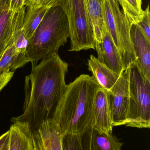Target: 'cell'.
<instances>
[{"mask_svg":"<svg viewBox=\"0 0 150 150\" xmlns=\"http://www.w3.org/2000/svg\"><path fill=\"white\" fill-rule=\"evenodd\" d=\"M68 68V64L58 54L41 60L38 65L33 64L26 76L30 89L23 112L11 121L26 122L32 133L43 122L52 120L66 91Z\"/></svg>","mask_w":150,"mask_h":150,"instance_id":"6da1fadb","label":"cell"},{"mask_svg":"<svg viewBox=\"0 0 150 150\" xmlns=\"http://www.w3.org/2000/svg\"><path fill=\"white\" fill-rule=\"evenodd\" d=\"M99 87L92 76L84 74L67 85L52 119L63 134H77L94 127L93 102Z\"/></svg>","mask_w":150,"mask_h":150,"instance_id":"7a4b0ae2","label":"cell"},{"mask_svg":"<svg viewBox=\"0 0 150 150\" xmlns=\"http://www.w3.org/2000/svg\"><path fill=\"white\" fill-rule=\"evenodd\" d=\"M66 14L59 6L50 8L31 38L26 54L32 63L58 54L69 38Z\"/></svg>","mask_w":150,"mask_h":150,"instance_id":"3957f363","label":"cell"},{"mask_svg":"<svg viewBox=\"0 0 150 150\" xmlns=\"http://www.w3.org/2000/svg\"><path fill=\"white\" fill-rule=\"evenodd\" d=\"M129 83V105L127 127L150 128V80L136 62L125 71Z\"/></svg>","mask_w":150,"mask_h":150,"instance_id":"277c9868","label":"cell"},{"mask_svg":"<svg viewBox=\"0 0 150 150\" xmlns=\"http://www.w3.org/2000/svg\"><path fill=\"white\" fill-rule=\"evenodd\" d=\"M102 13L105 29L118 49L124 72L136 59L130 38L131 25L117 0H102Z\"/></svg>","mask_w":150,"mask_h":150,"instance_id":"5b68a950","label":"cell"},{"mask_svg":"<svg viewBox=\"0 0 150 150\" xmlns=\"http://www.w3.org/2000/svg\"><path fill=\"white\" fill-rule=\"evenodd\" d=\"M59 7L66 14L70 40V52L95 49L93 29L83 0H62Z\"/></svg>","mask_w":150,"mask_h":150,"instance_id":"8992f818","label":"cell"},{"mask_svg":"<svg viewBox=\"0 0 150 150\" xmlns=\"http://www.w3.org/2000/svg\"><path fill=\"white\" fill-rule=\"evenodd\" d=\"M109 107L113 127L127 124L129 105V83L124 72L108 92Z\"/></svg>","mask_w":150,"mask_h":150,"instance_id":"52a82bcc","label":"cell"},{"mask_svg":"<svg viewBox=\"0 0 150 150\" xmlns=\"http://www.w3.org/2000/svg\"><path fill=\"white\" fill-rule=\"evenodd\" d=\"M63 135L54 121L48 120L32 133L33 150H63Z\"/></svg>","mask_w":150,"mask_h":150,"instance_id":"ba28073f","label":"cell"},{"mask_svg":"<svg viewBox=\"0 0 150 150\" xmlns=\"http://www.w3.org/2000/svg\"><path fill=\"white\" fill-rule=\"evenodd\" d=\"M130 38L136 57V63L144 76L150 80V42L137 25H132Z\"/></svg>","mask_w":150,"mask_h":150,"instance_id":"9c48e42d","label":"cell"},{"mask_svg":"<svg viewBox=\"0 0 150 150\" xmlns=\"http://www.w3.org/2000/svg\"><path fill=\"white\" fill-rule=\"evenodd\" d=\"M94 127L112 133L113 127L109 107L108 92L99 87L96 91L93 105Z\"/></svg>","mask_w":150,"mask_h":150,"instance_id":"30bf717a","label":"cell"},{"mask_svg":"<svg viewBox=\"0 0 150 150\" xmlns=\"http://www.w3.org/2000/svg\"><path fill=\"white\" fill-rule=\"evenodd\" d=\"M84 130L90 150H121L123 143L112 133L99 130L92 126Z\"/></svg>","mask_w":150,"mask_h":150,"instance_id":"8fae6325","label":"cell"},{"mask_svg":"<svg viewBox=\"0 0 150 150\" xmlns=\"http://www.w3.org/2000/svg\"><path fill=\"white\" fill-rule=\"evenodd\" d=\"M89 16L95 42V49L97 59L101 56L100 45L105 35V26L102 13V0H83Z\"/></svg>","mask_w":150,"mask_h":150,"instance_id":"7c38bea8","label":"cell"},{"mask_svg":"<svg viewBox=\"0 0 150 150\" xmlns=\"http://www.w3.org/2000/svg\"><path fill=\"white\" fill-rule=\"evenodd\" d=\"M88 69L100 87L109 92L121 75L112 70L94 55H91L88 62Z\"/></svg>","mask_w":150,"mask_h":150,"instance_id":"4fadbf2b","label":"cell"},{"mask_svg":"<svg viewBox=\"0 0 150 150\" xmlns=\"http://www.w3.org/2000/svg\"><path fill=\"white\" fill-rule=\"evenodd\" d=\"M9 129V150H33L32 132L28 123L16 121Z\"/></svg>","mask_w":150,"mask_h":150,"instance_id":"5bb4252c","label":"cell"},{"mask_svg":"<svg viewBox=\"0 0 150 150\" xmlns=\"http://www.w3.org/2000/svg\"><path fill=\"white\" fill-rule=\"evenodd\" d=\"M105 30L100 45L101 56L99 60L113 71L121 74L124 71L119 53L109 33L105 29Z\"/></svg>","mask_w":150,"mask_h":150,"instance_id":"9a60e30c","label":"cell"},{"mask_svg":"<svg viewBox=\"0 0 150 150\" xmlns=\"http://www.w3.org/2000/svg\"><path fill=\"white\" fill-rule=\"evenodd\" d=\"M29 62L30 59L26 54L18 52L13 41L11 40L0 59V74L14 72Z\"/></svg>","mask_w":150,"mask_h":150,"instance_id":"2e32d148","label":"cell"},{"mask_svg":"<svg viewBox=\"0 0 150 150\" xmlns=\"http://www.w3.org/2000/svg\"><path fill=\"white\" fill-rule=\"evenodd\" d=\"M13 14L9 0H0V59L11 39Z\"/></svg>","mask_w":150,"mask_h":150,"instance_id":"e0dca14e","label":"cell"},{"mask_svg":"<svg viewBox=\"0 0 150 150\" xmlns=\"http://www.w3.org/2000/svg\"><path fill=\"white\" fill-rule=\"evenodd\" d=\"M46 7L27 8L23 19V27L25 29L29 40L34 34L38 26L49 9Z\"/></svg>","mask_w":150,"mask_h":150,"instance_id":"ac0fdd59","label":"cell"},{"mask_svg":"<svg viewBox=\"0 0 150 150\" xmlns=\"http://www.w3.org/2000/svg\"><path fill=\"white\" fill-rule=\"evenodd\" d=\"M122 12L130 25H137L141 21L144 14L142 0H117Z\"/></svg>","mask_w":150,"mask_h":150,"instance_id":"d6986e66","label":"cell"},{"mask_svg":"<svg viewBox=\"0 0 150 150\" xmlns=\"http://www.w3.org/2000/svg\"><path fill=\"white\" fill-rule=\"evenodd\" d=\"M84 130L77 134H64L63 150H90Z\"/></svg>","mask_w":150,"mask_h":150,"instance_id":"ffe728a7","label":"cell"},{"mask_svg":"<svg viewBox=\"0 0 150 150\" xmlns=\"http://www.w3.org/2000/svg\"><path fill=\"white\" fill-rule=\"evenodd\" d=\"M62 0H25L26 8H37L46 7L50 8L60 6Z\"/></svg>","mask_w":150,"mask_h":150,"instance_id":"44dd1931","label":"cell"},{"mask_svg":"<svg viewBox=\"0 0 150 150\" xmlns=\"http://www.w3.org/2000/svg\"><path fill=\"white\" fill-rule=\"evenodd\" d=\"M137 25L148 41L150 42V12L149 4L144 10L141 21L137 24Z\"/></svg>","mask_w":150,"mask_h":150,"instance_id":"7402d4cb","label":"cell"},{"mask_svg":"<svg viewBox=\"0 0 150 150\" xmlns=\"http://www.w3.org/2000/svg\"><path fill=\"white\" fill-rule=\"evenodd\" d=\"M9 10L15 13L24 7L25 0H9Z\"/></svg>","mask_w":150,"mask_h":150,"instance_id":"603a6c76","label":"cell"},{"mask_svg":"<svg viewBox=\"0 0 150 150\" xmlns=\"http://www.w3.org/2000/svg\"><path fill=\"white\" fill-rule=\"evenodd\" d=\"M14 74L13 72H5L0 74V91L10 81Z\"/></svg>","mask_w":150,"mask_h":150,"instance_id":"cb8c5ba5","label":"cell"},{"mask_svg":"<svg viewBox=\"0 0 150 150\" xmlns=\"http://www.w3.org/2000/svg\"><path fill=\"white\" fill-rule=\"evenodd\" d=\"M9 130L0 136V150H9Z\"/></svg>","mask_w":150,"mask_h":150,"instance_id":"d4e9b609","label":"cell"}]
</instances>
